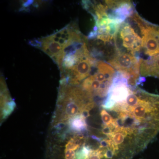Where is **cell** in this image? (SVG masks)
<instances>
[{
	"mask_svg": "<svg viewBox=\"0 0 159 159\" xmlns=\"http://www.w3.org/2000/svg\"><path fill=\"white\" fill-rule=\"evenodd\" d=\"M107 110L116 128L124 129L144 148L159 132V95L131 89L125 99Z\"/></svg>",
	"mask_w": 159,
	"mask_h": 159,
	"instance_id": "6da1fadb",
	"label": "cell"
},
{
	"mask_svg": "<svg viewBox=\"0 0 159 159\" xmlns=\"http://www.w3.org/2000/svg\"><path fill=\"white\" fill-rule=\"evenodd\" d=\"M95 105L93 94L82 88L61 84L57 108L54 119V124L66 123L84 110L90 111Z\"/></svg>",
	"mask_w": 159,
	"mask_h": 159,
	"instance_id": "7a4b0ae2",
	"label": "cell"
},
{
	"mask_svg": "<svg viewBox=\"0 0 159 159\" xmlns=\"http://www.w3.org/2000/svg\"><path fill=\"white\" fill-rule=\"evenodd\" d=\"M108 62L117 72L127 78L129 85L132 87L137 85L141 75L139 56L125 51H116Z\"/></svg>",
	"mask_w": 159,
	"mask_h": 159,
	"instance_id": "3957f363",
	"label": "cell"
},
{
	"mask_svg": "<svg viewBox=\"0 0 159 159\" xmlns=\"http://www.w3.org/2000/svg\"><path fill=\"white\" fill-rule=\"evenodd\" d=\"M115 40H119V43L116 46V50L128 52L137 55V53L142 51V40L140 29L135 22L129 17L124 22L119 29V32Z\"/></svg>",
	"mask_w": 159,
	"mask_h": 159,
	"instance_id": "277c9868",
	"label": "cell"
},
{
	"mask_svg": "<svg viewBox=\"0 0 159 159\" xmlns=\"http://www.w3.org/2000/svg\"><path fill=\"white\" fill-rule=\"evenodd\" d=\"M95 58L90 55L80 60L65 77L71 84L76 85L85 79L90 74L91 71L96 66Z\"/></svg>",
	"mask_w": 159,
	"mask_h": 159,
	"instance_id": "5b68a950",
	"label": "cell"
},
{
	"mask_svg": "<svg viewBox=\"0 0 159 159\" xmlns=\"http://www.w3.org/2000/svg\"><path fill=\"white\" fill-rule=\"evenodd\" d=\"M140 74L143 77L159 78V57L152 59H140Z\"/></svg>",
	"mask_w": 159,
	"mask_h": 159,
	"instance_id": "8992f818",
	"label": "cell"
},
{
	"mask_svg": "<svg viewBox=\"0 0 159 159\" xmlns=\"http://www.w3.org/2000/svg\"><path fill=\"white\" fill-rule=\"evenodd\" d=\"M42 46L40 49L49 55L55 62L56 58L63 51V48L59 43L54 41L50 36L40 39Z\"/></svg>",
	"mask_w": 159,
	"mask_h": 159,
	"instance_id": "52a82bcc",
	"label": "cell"
},
{
	"mask_svg": "<svg viewBox=\"0 0 159 159\" xmlns=\"http://www.w3.org/2000/svg\"><path fill=\"white\" fill-rule=\"evenodd\" d=\"M85 119L82 115H79L70 119L69 121L70 129L76 133H84L87 129Z\"/></svg>",
	"mask_w": 159,
	"mask_h": 159,
	"instance_id": "ba28073f",
	"label": "cell"
},
{
	"mask_svg": "<svg viewBox=\"0 0 159 159\" xmlns=\"http://www.w3.org/2000/svg\"><path fill=\"white\" fill-rule=\"evenodd\" d=\"M92 150L89 146L82 145L76 153V159H88Z\"/></svg>",
	"mask_w": 159,
	"mask_h": 159,
	"instance_id": "9c48e42d",
	"label": "cell"
},
{
	"mask_svg": "<svg viewBox=\"0 0 159 159\" xmlns=\"http://www.w3.org/2000/svg\"><path fill=\"white\" fill-rule=\"evenodd\" d=\"M100 116L103 123L105 125H109L113 123L114 119L109 113L102 108L100 111Z\"/></svg>",
	"mask_w": 159,
	"mask_h": 159,
	"instance_id": "30bf717a",
	"label": "cell"
},
{
	"mask_svg": "<svg viewBox=\"0 0 159 159\" xmlns=\"http://www.w3.org/2000/svg\"><path fill=\"white\" fill-rule=\"evenodd\" d=\"M65 155L66 159H76V154L75 151L71 149H65Z\"/></svg>",
	"mask_w": 159,
	"mask_h": 159,
	"instance_id": "8fae6325",
	"label": "cell"
},
{
	"mask_svg": "<svg viewBox=\"0 0 159 159\" xmlns=\"http://www.w3.org/2000/svg\"><path fill=\"white\" fill-rule=\"evenodd\" d=\"M89 111H90L88 110H84L83 111L81 115H82L84 118H85V119H87L90 116Z\"/></svg>",
	"mask_w": 159,
	"mask_h": 159,
	"instance_id": "7c38bea8",
	"label": "cell"
},
{
	"mask_svg": "<svg viewBox=\"0 0 159 159\" xmlns=\"http://www.w3.org/2000/svg\"><path fill=\"white\" fill-rule=\"evenodd\" d=\"M33 2V1H28L26 2H25L24 3V4H23V6L24 7H25V8H27L28 6H30V5H31Z\"/></svg>",
	"mask_w": 159,
	"mask_h": 159,
	"instance_id": "4fadbf2b",
	"label": "cell"
}]
</instances>
